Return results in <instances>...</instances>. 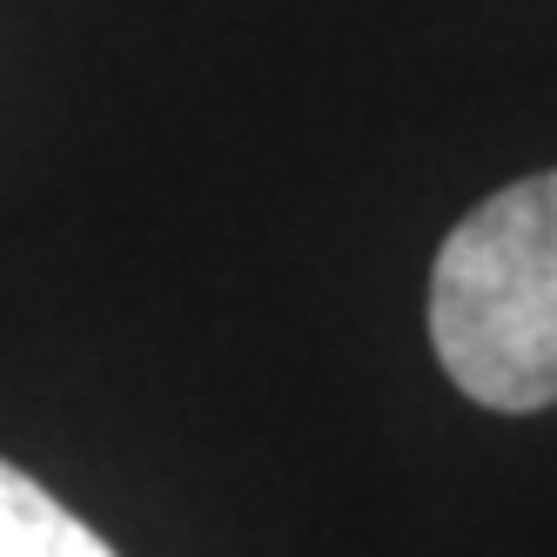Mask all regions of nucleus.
<instances>
[{
	"label": "nucleus",
	"mask_w": 557,
	"mask_h": 557,
	"mask_svg": "<svg viewBox=\"0 0 557 557\" xmlns=\"http://www.w3.org/2000/svg\"><path fill=\"white\" fill-rule=\"evenodd\" d=\"M0 557H114V544L0 457Z\"/></svg>",
	"instance_id": "nucleus-2"
},
{
	"label": "nucleus",
	"mask_w": 557,
	"mask_h": 557,
	"mask_svg": "<svg viewBox=\"0 0 557 557\" xmlns=\"http://www.w3.org/2000/svg\"><path fill=\"white\" fill-rule=\"evenodd\" d=\"M430 343L484 410L557 404V169L476 202L430 269Z\"/></svg>",
	"instance_id": "nucleus-1"
}]
</instances>
